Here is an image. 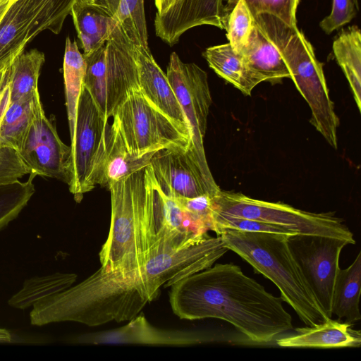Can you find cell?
<instances>
[{"label":"cell","mask_w":361,"mask_h":361,"mask_svg":"<svg viewBox=\"0 0 361 361\" xmlns=\"http://www.w3.org/2000/svg\"><path fill=\"white\" fill-rule=\"evenodd\" d=\"M169 302L180 319L214 318L231 324L254 344H267L293 329L281 298L233 264H216L172 284Z\"/></svg>","instance_id":"1"},{"label":"cell","mask_w":361,"mask_h":361,"mask_svg":"<svg viewBox=\"0 0 361 361\" xmlns=\"http://www.w3.org/2000/svg\"><path fill=\"white\" fill-rule=\"evenodd\" d=\"M149 299L135 269L110 271L99 268L82 282L35 302L30 314L32 325L75 322L90 326L130 321Z\"/></svg>","instance_id":"2"},{"label":"cell","mask_w":361,"mask_h":361,"mask_svg":"<svg viewBox=\"0 0 361 361\" xmlns=\"http://www.w3.org/2000/svg\"><path fill=\"white\" fill-rule=\"evenodd\" d=\"M108 189L111 217L106 240L99 252L101 268L128 272L166 251L153 204L150 165L113 183Z\"/></svg>","instance_id":"3"},{"label":"cell","mask_w":361,"mask_h":361,"mask_svg":"<svg viewBox=\"0 0 361 361\" xmlns=\"http://www.w3.org/2000/svg\"><path fill=\"white\" fill-rule=\"evenodd\" d=\"M224 245L250 264L279 288L282 301L300 320L312 326L330 319L316 300L288 243V235L224 229L217 235Z\"/></svg>","instance_id":"4"},{"label":"cell","mask_w":361,"mask_h":361,"mask_svg":"<svg viewBox=\"0 0 361 361\" xmlns=\"http://www.w3.org/2000/svg\"><path fill=\"white\" fill-rule=\"evenodd\" d=\"M256 16L276 40L290 78L310 106V122L333 148L337 149L339 118L329 97L322 65L311 43L297 27H290L269 14Z\"/></svg>","instance_id":"5"},{"label":"cell","mask_w":361,"mask_h":361,"mask_svg":"<svg viewBox=\"0 0 361 361\" xmlns=\"http://www.w3.org/2000/svg\"><path fill=\"white\" fill-rule=\"evenodd\" d=\"M84 86L107 118L133 92L139 90L136 46L118 23L106 42L84 55Z\"/></svg>","instance_id":"6"},{"label":"cell","mask_w":361,"mask_h":361,"mask_svg":"<svg viewBox=\"0 0 361 361\" xmlns=\"http://www.w3.org/2000/svg\"><path fill=\"white\" fill-rule=\"evenodd\" d=\"M212 214L262 221L298 234L330 236L355 244L353 234L343 219L331 212H310L284 203L256 200L221 190L212 197Z\"/></svg>","instance_id":"7"},{"label":"cell","mask_w":361,"mask_h":361,"mask_svg":"<svg viewBox=\"0 0 361 361\" xmlns=\"http://www.w3.org/2000/svg\"><path fill=\"white\" fill-rule=\"evenodd\" d=\"M113 116L134 157H142L164 148H190V133L156 107L140 90L130 94Z\"/></svg>","instance_id":"8"},{"label":"cell","mask_w":361,"mask_h":361,"mask_svg":"<svg viewBox=\"0 0 361 361\" xmlns=\"http://www.w3.org/2000/svg\"><path fill=\"white\" fill-rule=\"evenodd\" d=\"M166 75L190 129L191 141L188 152L212 197L221 189L209 169L203 142L212 104L207 74L197 64L185 63L176 52H172Z\"/></svg>","instance_id":"9"},{"label":"cell","mask_w":361,"mask_h":361,"mask_svg":"<svg viewBox=\"0 0 361 361\" xmlns=\"http://www.w3.org/2000/svg\"><path fill=\"white\" fill-rule=\"evenodd\" d=\"M108 119L84 86L78 104L75 134L71 140L68 184L77 202L96 185V171L104 149Z\"/></svg>","instance_id":"10"},{"label":"cell","mask_w":361,"mask_h":361,"mask_svg":"<svg viewBox=\"0 0 361 361\" xmlns=\"http://www.w3.org/2000/svg\"><path fill=\"white\" fill-rule=\"evenodd\" d=\"M291 253L318 303L332 318V302L342 250L349 243L324 235L296 234L288 237Z\"/></svg>","instance_id":"11"},{"label":"cell","mask_w":361,"mask_h":361,"mask_svg":"<svg viewBox=\"0 0 361 361\" xmlns=\"http://www.w3.org/2000/svg\"><path fill=\"white\" fill-rule=\"evenodd\" d=\"M17 152L30 173L68 184L71 146L61 141L54 122L46 116L39 92L32 121Z\"/></svg>","instance_id":"12"},{"label":"cell","mask_w":361,"mask_h":361,"mask_svg":"<svg viewBox=\"0 0 361 361\" xmlns=\"http://www.w3.org/2000/svg\"><path fill=\"white\" fill-rule=\"evenodd\" d=\"M149 165L161 190L171 198H192L209 190L188 149L164 148L156 152Z\"/></svg>","instance_id":"13"},{"label":"cell","mask_w":361,"mask_h":361,"mask_svg":"<svg viewBox=\"0 0 361 361\" xmlns=\"http://www.w3.org/2000/svg\"><path fill=\"white\" fill-rule=\"evenodd\" d=\"M212 341L200 334L166 330L152 326L143 315H137L119 328L85 334L75 342L82 344H143L189 345Z\"/></svg>","instance_id":"14"},{"label":"cell","mask_w":361,"mask_h":361,"mask_svg":"<svg viewBox=\"0 0 361 361\" xmlns=\"http://www.w3.org/2000/svg\"><path fill=\"white\" fill-rule=\"evenodd\" d=\"M140 91L160 111L181 127L190 129L166 73L154 59L149 48L136 46Z\"/></svg>","instance_id":"15"},{"label":"cell","mask_w":361,"mask_h":361,"mask_svg":"<svg viewBox=\"0 0 361 361\" xmlns=\"http://www.w3.org/2000/svg\"><path fill=\"white\" fill-rule=\"evenodd\" d=\"M252 18V30L247 43L240 51L247 66L263 82L290 78V72L274 37L257 17Z\"/></svg>","instance_id":"16"},{"label":"cell","mask_w":361,"mask_h":361,"mask_svg":"<svg viewBox=\"0 0 361 361\" xmlns=\"http://www.w3.org/2000/svg\"><path fill=\"white\" fill-rule=\"evenodd\" d=\"M154 153L142 157L132 155L117 120L113 116V122L106 129L104 149L97 168L95 184L108 189L113 183L148 166Z\"/></svg>","instance_id":"17"},{"label":"cell","mask_w":361,"mask_h":361,"mask_svg":"<svg viewBox=\"0 0 361 361\" xmlns=\"http://www.w3.org/2000/svg\"><path fill=\"white\" fill-rule=\"evenodd\" d=\"M35 16L30 0H17L0 22V72L11 66L33 39Z\"/></svg>","instance_id":"18"},{"label":"cell","mask_w":361,"mask_h":361,"mask_svg":"<svg viewBox=\"0 0 361 361\" xmlns=\"http://www.w3.org/2000/svg\"><path fill=\"white\" fill-rule=\"evenodd\" d=\"M279 346L284 348H344L360 347L361 332L351 324L332 318L312 326L297 328L295 334L279 338Z\"/></svg>","instance_id":"19"},{"label":"cell","mask_w":361,"mask_h":361,"mask_svg":"<svg viewBox=\"0 0 361 361\" xmlns=\"http://www.w3.org/2000/svg\"><path fill=\"white\" fill-rule=\"evenodd\" d=\"M70 14L84 55L104 44L118 23L106 6L94 0H77Z\"/></svg>","instance_id":"20"},{"label":"cell","mask_w":361,"mask_h":361,"mask_svg":"<svg viewBox=\"0 0 361 361\" xmlns=\"http://www.w3.org/2000/svg\"><path fill=\"white\" fill-rule=\"evenodd\" d=\"M202 56L219 76L246 95H250L252 90L263 82L229 43L208 47Z\"/></svg>","instance_id":"21"},{"label":"cell","mask_w":361,"mask_h":361,"mask_svg":"<svg viewBox=\"0 0 361 361\" xmlns=\"http://www.w3.org/2000/svg\"><path fill=\"white\" fill-rule=\"evenodd\" d=\"M361 252L347 268L340 269L335 282L332 314L353 324L360 320Z\"/></svg>","instance_id":"22"},{"label":"cell","mask_w":361,"mask_h":361,"mask_svg":"<svg viewBox=\"0 0 361 361\" xmlns=\"http://www.w3.org/2000/svg\"><path fill=\"white\" fill-rule=\"evenodd\" d=\"M333 51L361 110V32L357 25L342 29L333 42Z\"/></svg>","instance_id":"23"},{"label":"cell","mask_w":361,"mask_h":361,"mask_svg":"<svg viewBox=\"0 0 361 361\" xmlns=\"http://www.w3.org/2000/svg\"><path fill=\"white\" fill-rule=\"evenodd\" d=\"M63 79L66 105L71 140L75 134L80 97L84 88L86 63L75 40L66 37L63 57Z\"/></svg>","instance_id":"24"},{"label":"cell","mask_w":361,"mask_h":361,"mask_svg":"<svg viewBox=\"0 0 361 361\" xmlns=\"http://www.w3.org/2000/svg\"><path fill=\"white\" fill-rule=\"evenodd\" d=\"M44 54L36 49L23 52L10 66V101L15 102L32 98L38 90L40 70Z\"/></svg>","instance_id":"25"},{"label":"cell","mask_w":361,"mask_h":361,"mask_svg":"<svg viewBox=\"0 0 361 361\" xmlns=\"http://www.w3.org/2000/svg\"><path fill=\"white\" fill-rule=\"evenodd\" d=\"M76 279L75 274L61 272L32 277L24 281L21 289L8 303L12 307L25 310L40 300L65 290L73 286Z\"/></svg>","instance_id":"26"},{"label":"cell","mask_w":361,"mask_h":361,"mask_svg":"<svg viewBox=\"0 0 361 361\" xmlns=\"http://www.w3.org/2000/svg\"><path fill=\"white\" fill-rule=\"evenodd\" d=\"M35 96L10 102L0 121V147L20 149L33 117Z\"/></svg>","instance_id":"27"},{"label":"cell","mask_w":361,"mask_h":361,"mask_svg":"<svg viewBox=\"0 0 361 361\" xmlns=\"http://www.w3.org/2000/svg\"><path fill=\"white\" fill-rule=\"evenodd\" d=\"M37 176L29 173L28 178L0 185V231L15 219L27 204L35 192L34 179Z\"/></svg>","instance_id":"28"},{"label":"cell","mask_w":361,"mask_h":361,"mask_svg":"<svg viewBox=\"0 0 361 361\" xmlns=\"http://www.w3.org/2000/svg\"><path fill=\"white\" fill-rule=\"evenodd\" d=\"M77 0H30L35 18L32 30L35 38L44 30L59 34Z\"/></svg>","instance_id":"29"},{"label":"cell","mask_w":361,"mask_h":361,"mask_svg":"<svg viewBox=\"0 0 361 361\" xmlns=\"http://www.w3.org/2000/svg\"><path fill=\"white\" fill-rule=\"evenodd\" d=\"M114 18L135 46L149 49L144 0H120Z\"/></svg>","instance_id":"30"},{"label":"cell","mask_w":361,"mask_h":361,"mask_svg":"<svg viewBox=\"0 0 361 361\" xmlns=\"http://www.w3.org/2000/svg\"><path fill=\"white\" fill-rule=\"evenodd\" d=\"M253 27V18L245 1L239 0L226 23V36L233 49L239 52L247 43Z\"/></svg>","instance_id":"31"},{"label":"cell","mask_w":361,"mask_h":361,"mask_svg":"<svg viewBox=\"0 0 361 361\" xmlns=\"http://www.w3.org/2000/svg\"><path fill=\"white\" fill-rule=\"evenodd\" d=\"M212 231L217 235L224 229H232L247 232L272 233L288 236L298 234L283 226L259 220L215 214H212Z\"/></svg>","instance_id":"32"},{"label":"cell","mask_w":361,"mask_h":361,"mask_svg":"<svg viewBox=\"0 0 361 361\" xmlns=\"http://www.w3.org/2000/svg\"><path fill=\"white\" fill-rule=\"evenodd\" d=\"M251 15L269 14L287 25H296V11L300 0H245Z\"/></svg>","instance_id":"33"},{"label":"cell","mask_w":361,"mask_h":361,"mask_svg":"<svg viewBox=\"0 0 361 361\" xmlns=\"http://www.w3.org/2000/svg\"><path fill=\"white\" fill-rule=\"evenodd\" d=\"M357 11L358 0H333L331 13L320 22V27L329 35L350 23Z\"/></svg>","instance_id":"34"},{"label":"cell","mask_w":361,"mask_h":361,"mask_svg":"<svg viewBox=\"0 0 361 361\" xmlns=\"http://www.w3.org/2000/svg\"><path fill=\"white\" fill-rule=\"evenodd\" d=\"M30 173L15 149L0 147V185L18 181Z\"/></svg>","instance_id":"35"},{"label":"cell","mask_w":361,"mask_h":361,"mask_svg":"<svg viewBox=\"0 0 361 361\" xmlns=\"http://www.w3.org/2000/svg\"><path fill=\"white\" fill-rule=\"evenodd\" d=\"M174 199V198H173ZM175 200L180 206L196 219L207 225L209 230L213 228L212 197L204 194L195 197H179Z\"/></svg>","instance_id":"36"},{"label":"cell","mask_w":361,"mask_h":361,"mask_svg":"<svg viewBox=\"0 0 361 361\" xmlns=\"http://www.w3.org/2000/svg\"><path fill=\"white\" fill-rule=\"evenodd\" d=\"M9 75L10 67L0 72V121L11 102Z\"/></svg>","instance_id":"37"},{"label":"cell","mask_w":361,"mask_h":361,"mask_svg":"<svg viewBox=\"0 0 361 361\" xmlns=\"http://www.w3.org/2000/svg\"><path fill=\"white\" fill-rule=\"evenodd\" d=\"M212 12L216 20L217 27L226 29V23L224 17L223 0H210Z\"/></svg>","instance_id":"38"},{"label":"cell","mask_w":361,"mask_h":361,"mask_svg":"<svg viewBox=\"0 0 361 361\" xmlns=\"http://www.w3.org/2000/svg\"><path fill=\"white\" fill-rule=\"evenodd\" d=\"M175 0H154L157 14L166 11L174 3Z\"/></svg>","instance_id":"39"},{"label":"cell","mask_w":361,"mask_h":361,"mask_svg":"<svg viewBox=\"0 0 361 361\" xmlns=\"http://www.w3.org/2000/svg\"><path fill=\"white\" fill-rule=\"evenodd\" d=\"M238 1L239 0H223L224 17L226 23V26L228 16Z\"/></svg>","instance_id":"40"},{"label":"cell","mask_w":361,"mask_h":361,"mask_svg":"<svg viewBox=\"0 0 361 361\" xmlns=\"http://www.w3.org/2000/svg\"><path fill=\"white\" fill-rule=\"evenodd\" d=\"M13 3V0H0V22Z\"/></svg>","instance_id":"41"},{"label":"cell","mask_w":361,"mask_h":361,"mask_svg":"<svg viewBox=\"0 0 361 361\" xmlns=\"http://www.w3.org/2000/svg\"><path fill=\"white\" fill-rule=\"evenodd\" d=\"M12 334L7 329L0 328V343H10L12 341Z\"/></svg>","instance_id":"42"},{"label":"cell","mask_w":361,"mask_h":361,"mask_svg":"<svg viewBox=\"0 0 361 361\" xmlns=\"http://www.w3.org/2000/svg\"><path fill=\"white\" fill-rule=\"evenodd\" d=\"M16 1H17V0H13V2H15Z\"/></svg>","instance_id":"43"}]
</instances>
